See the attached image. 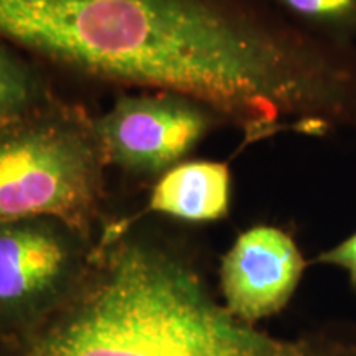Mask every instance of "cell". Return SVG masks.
I'll return each mask as SVG.
<instances>
[{
  "mask_svg": "<svg viewBox=\"0 0 356 356\" xmlns=\"http://www.w3.org/2000/svg\"><path fill=\"white\" fill-rule=\"evenodd\" d=\"M96 239L55 218L0 221V338L25 333L83 282Z\"/></svg>",
  "mask_w": 356,
  "mask_h": 356,
  "instance_id": "obj_4",
  "label": "cell"
},
{
  "mask_svg": "<svg viewBox=\"0 0 356 356\" xmlns=\"http://www.w3.org/2000/svg\"><path fill=\"white\" fill-rule=\"evenodd\" d=\"M309 262L287 231L256 225L243 231L220 266L222 304L249 325L287 307Z\"/></svg>",
  "mask_w": 356,
  "mask_h": 356,
  "instance_id": "obj_6",
  "label": "cell"
},
{
  "mask_svg": "<svg viewBox=\"0 0 356 356\" xmlns=\"http://www.w3.org/2000/svg\"><path fill=\"white\" fill-rule=\"evenodd\" d=\"M297 29L353 47L356 42V0H267Z\"/></svg>",
  "mask_w": 356,
  "mask_h": 356,
  "instance_id": "obj_9",
  "label": "cell"
},
{
  "mask_svg": "<svg viewBox=\"0 0 356 356\" xmlns=\"http://www.w3.org/2000/svg\"><path fill=\"white\" fill-rule=\"evenodd\" d=\"M314 264H323L343 269L348 275V282L356 291V231L330 249H325L315 257Z\"/></svg>",
  "mask_w": 356,
  "mask_h": 356,
  "instance_id": "obj_10",
  "label": "cell"
},
{
  "mask_svg": "<svg viewBox=\"0 0 356 356\" xmlns=\"http://www.w3.org/2000/svg\"><path fill=\"white\" fill-rule=\"evenodd\" d=\"M106 167L96 118L55 96L0 129V221L55 218L97 239Z\"/></svg>",
  "mask_w": 356,
  "mask_h": 356,
  "instance_id": "obj_3",
  "label": "cell"
},
{
  "mask_svg": "<svg viewBox=\"0 0 356 356\" xmlns=\"http://www.w3.org/2000/svg\"><path fill=\"white\" fill-rule=\"evenodd\" d=\"M231 170L215 160H188L155 181L145 213L186 222L225 220L231 208Z\"/></svg>",
  "mask_w": 356,
  "mask_h": 356,
  "instance_id": "obj_7",
  "label": "cell"
},
{
  "mask_svg": "<svg viewBox=\"0 0 356 356\" xmlns=\"http://www.w3.org/2000/svg\"><path fill=\"white\" fill-rule=\"evenodd\" d=\"M55 97L30 58L0 38V129L20 121Z\"/></svg>",
  "mask_w": 356,
  "mask_h": 356,
  "instance_id": "obj_8",
  "label": "cell"
},
{
  "mask_svg": "<svg viewBox=\"0 0 356 356\" xmlns=\"http://www.w3.org/2000/svg\"><path fill=\"white\" fill-rule=\"evenodd\" d=\"M222 119L193 97L172 91L122 95L96 129L108 165L137 177H162L185 160Z\"/></svg>",
  "mask_w": 356,
  "mask_h": 356,
  "instance_id": "obj_5",
  "label": "cell"
},
{
  "mask_svg": "<svg viewBox=\"0 0 356 356\" xmlns=\"http://www.w3.org/2000/svg\"><path fill=\"white\" fill-rule=\"evenodd\" d=\"M0 38L86 81L172 91L246 142L356 134V50L243 0H0Z\"/></svg>",
  "mask_w": 356,
  "mask_h": 356,
  "instance_id": "obj_1",
  "label": "cell"
},
{
  "mask_svg": "<svg viewBox=\"0 0 356 356\" xmlns=\"http://www.w3.org/2000/svg\"><path fill=\"white\" fill-rule=\"evenodd\" d=\"M0 356H356V338L269 335L216 299L190 251L139 225L108 222L70 300Z\"/></svg>",
  "mask_w": 356,
  "mask_h": 356,
  "instance_id": "obj_2",
  "label": "cell"
}]
</instances>
